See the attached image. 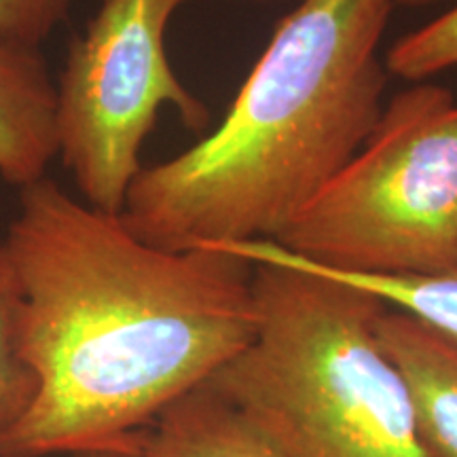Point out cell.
I'll return each mask as SVG.
<instances>
[{
    "label": "cell",
    "instance_id": "1",
    "mask_svg": "<svg viewBox=\"0 0 457 457\" xmlns=\"http://www.w3.org/2000/svg\"><path fill=\"white\" fill-rule=\"evenodd\" d=\"M7 253L26 296L38 394L0 457L138 449L153 421L256 333L253 262L165 250L54 180L21 188Z\"/></svg>",
    "mask_w": 457,
    "mask_h": 457
},
{
    "label": "cell",
    "instance_id": "2",
    "mask_svg": "<svg viewBox=\"0 0 457 457\" xmlns=\"http://www.w3.org/2000/svg\"><path fill=\"white\" fill-rule=\"evenodd\" d=\"M394 7L301 0L219 128L136 176L121 214L129 231L165 250L276 242L379 121Z\"/></svg>",
    "mask_w": 457,
    "mask_h": 457
},
{
    "label": "cell",
    "instance_id": "3",
    "mask_svg": "<svg viewBox=\"0 0 457 457\" xmlns=\"http://www.w3.org/2000/svg\"><path fill=\"white\" fill-rule=\"evenodd\" d=\"M225 248L253 262L259 322L210 384L288 457H430L403 375L377 339L384 303L286 262L265 242Z\"/></svg>",
    "mask_w": 457,
    "mask_h": 457
},
{
    "label": "cell",
    "instance_id": "4",
    "mask_svg": "<svg viewBox=\"0 0 457 457\" xmlns=\"http://www.w3.org/2000/svg\"><path fill=\"white\" fill-rule=\"evenodd\" d=\"M339 273L457 270V102L421 81L398 91L370 136L276 242Z\"/></svg>",
    "mask_w": 457,
    "mask_h": 457
},
{
    "label": "cell",
    "instance_id": "5",
    "mask_svg": "<svg viewBox=\"0 0 457 457\" xmlns=\"http://www.w3.org/2000/svg\"><path fill=\"white\" fill-rule=\"evenodd\" d=\"M176 7L174 0H102L68 54L57 85L60 155L85 204L100 212L123 214L162 106H174L187 128L208 125V108L165 54Z\"/></svg>",
    "mask_w": 457,
    "mask_h": 457
},
{
    "label": "cell",
    "instance_id": "6",
    "mask_svg": "<svg viewBox=\"0 0 457 457\" xmlns=\"http://www.w3.org/2000/svg\"><path fill=\"white\" fill-rule=\"evenodd\" d=\"M377 339L403 375L426 453L457 457V339L387 305Z\"/></svg>",
    "mask_w": 457,
    "mask_h": 457
},
{
    "label": "cell",
    "instance_id": "7",
    "mask_svg": "<svg viewBox=\"0 0 457 457\" xmlns=\"http://www.w3.org/2000/svg\"><path fill=\"white\" fill-rule=\"evenodd\" d=\"M60 155L57 87L34 47L0 41V176L21 188Z\"/></svg>",
    "mask_w": 457,
    "mask_h": 457
},
{
    "label": "cell",
    "instance_id": "8",
    "mask_svg": "<svg viewBox=\"0 0 457 457\" xmlns=\"http://www.w3.org/2000/svg\"><path fill=\"white\" fill-rule=\"evenodd\" d=\"M145 457H288L239 404L205 381L142 434Z\"/></svg>",
    "mask_w": 457,
    "mask_h": 457
},
{
    "label": "cell",
    "instance_id": "9",
    "mask_svg": "<svg viewBox=\"0 0 457 457\" xmlns=\"http://www.w3.org/2000/svg\"><path fill=\"white\" fill-rule=\"evenodd\" d=\"M38 377L28 356L26 296L4 242L0 244V438L28 415Z\"/></svg>",
    "mask_w": 457,
    "mask_h": 457
},
{
    "label": "cell",
    "instance_id": "10",
    "mask_svg": "<svg viewBox=\"0 0 457 457\" xmlns=\"http://www.w3.org/2000/svg\"><path fill=\"white\" fill-rule=\"evenodd\" d=\"M267 248L279 259L318 276L337 279V282L356 286L375 295L384 305L404 312L428 327L457 339V270L441 276H360V273H339L307 265L288 254L279 245L265 242Z\"/></svg>",
    "mask_w": 457,
    "mask_h": 457
},
{
    "label": "cell",
    "instance_id": "11",
    "mask_svg": "<svg viewBox=\"0 0 457 457\" xmlns=\"http://www.w3.org/2000/svg\"><path fill=\"white\" fill-rule=\"evenodd\" d=\"M457 66V4L417 30L404 34L387 51L386 71L421 83Z\"/></svg>",
    "mask_w": 457,
    "mask_h": 457
},
{
    "label": "cell",
    "instance_id": "12",
    "mask_svg": "<svg viewBox=\"0 0 457 457\" xmlns=\"http://www.w3.org/2000/svg\"><path fill=\"white\" fill-rule=\"evenodd\" d=\"M71 0H0V41L34 47L64 20Z\"/></svg>",
    "mask_w": 457,
    "mask_h": 457
},
{
    "label": "cell",
    "instance_id": "13",
    "mask_svg": "<svg viewBox=\"0 0 457 457\" xmlns=\"http://www.w3.org/2000/svg\"><path fill=\"white\" fill-rule=\"evenodd\" d=\"M72 457H145L142 449H91L74 453Z\"/></svg>",
    "mask_w": 457,
    "mask_h": 457
},
{
    "label": "cell",
    "instance_id": "14",
    "mask_svg": "<svg viewBox=\"0 0 457 457\" xmlns=\"http://www.w3.org/2000/svg\"><path fill=\"white\" fill-rule=\"evenodd\" d=\"M451 3V0H396V4L407 9H421V7H432V4Z\"/></svg>",
    "mask_w": 457,
    "mask_h": 457
},
{
    "label": "cell",
    "instance_id": "15",
    "mask_svg": "<svg viewBox=\"0 0 457 457\" xmlns=\"http://www.w3.org/2000/svg\"><path fill=\"white\" fill-rule=\"evenodd\" d=\"M174 3H176V4H182V3H185V0H174Z\"/></svg>",
    "mask_w": 457,
    "mask_h": 457
}]
</instances>
